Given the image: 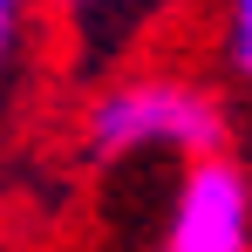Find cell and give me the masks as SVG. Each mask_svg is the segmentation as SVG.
I'll use <instances>...</instances> for the list:
<instances>
[{"instance_id": "1", "label": "cell", "mask_w": 252, "mask_h": 252, "mask_svg": "<svg viewBox=\"0 0 252 252\" xmlns=\"http://www.w3.org/2000/svg\"><path fill=\"white\" fill-rule=\"evenodd\" d=\"M89 157H136V150H177L191 164L225 157V102L191 75H123L109 82L82 116Z\"/></svg>"}, {"instance_id": "2", "label": "cell", "mask_w": 252, "mask_h": 252, "mask_svg": "<svg viewBox=\"0 0 252 252\" xmlns=\"http://www.w3.org/2000/svg\"><path fill=\"white\" fill-rule=\"evenodd\" d=\"M164 252H252V170L239 157H205L184 170Z\"/></svg>"}, {"instance_id": "3", "label": "cell", "mask_w": 252, "mask_h": 252, "mask_svg": "<svg viewBox=\"0 0 252 252\" xmlns=\"http://www.w3.org/2000/svg\"><path fill=\"white\" fill-rule=\"evenodd\" d=\"M218 55L225 68L252 82V0H225V28H218Z\"/></svg>"}, {"instance_id": "4", "label": "cell", "mask_w": 252, "mask_h": 252, "mask_svg": "<svg viewBox=\"0 0 252 252\" xmlns=\"http://www.w3.org/2000/svg\"><path fill=\"white\" fill-rule=\"evenodd\" d=\"M28 7H34V0H0V68H7V62H14V48H21Z\"/></svg>"}]
</instances>
